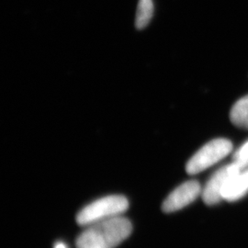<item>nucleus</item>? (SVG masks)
Listing matches in <instances>:
<instances>
[{
  "instance_id": "obj_1",
  "label": "nucleus",
  "mask_w": 248,
  "mask_h": 248,
  "mask_svg": "<svg viewBox=\"0 0 248 248\" xmlns=\"http://www.w3.org/2000/svg\"><path fill=\"white\" fill-rule=\"evenodd\" d=\"M131 222L117 216L90 224L77 240L78 248H115L131 234Z\"/></svg>"
},
{
  "instance_id": "obj_2",
  "label": "nucleus",
  "mask_w": 248,
  "mask_h": 248,
  "mask_svg": "<svg viewBox=\"0 0 248 248\" xmlns=\"http://www.w3.org/2000/svg\"><path fill=\"white\" fill-rule=\"evenodd\" d=\"M128 208V200L124 196H107L83 208L77 216V222L82 226H89L96 222L121 216Z\"/></svg>"
},
{
  "instance_id": "obj_3",
  "label": "nucleus",
  "mask_w": 248,
  "mask_h": 248,
  "mask_svg": "<svg viewBox=\"0 0 248 248\" xmlns=\"http://www.w3.org/2000/svg\"><path fill=\"white\" fill-rule=\"evenodd\" d=\"M232 150V143L224 138L207 142L186 163L187 174L195 175L211 168L226 157Z\"/></svg>"
},
{
  "instance_id": "obj_4",
  "label": "nucleus",
  "mask_w": 248,
  "mask_h": 248,
  "mask_svg": "<svg viewBox=\"0 0 248 248\" xmlns=\"http://www.w3.org/2000/svg\"><path fill=\"white\" fill-rule=\"evenodd\" d=\"M244 168L239 163L233 161L214 173L202 189V197L207 205H215L222 201V191L231 178Z\"/></svg>"
},
{
  "instance_id": "obj_5",
  "label": "nucleus",
  "mask_w": 248,
  "mask_h": 248,
  "mask_svg": "<svg viewBox=\"0 0 248 248\" xmlns=\"http://www.w3.org/2000/svg\"><path fill=\"white\" fill-rule=\"evenodd\" d=\"M202 193L201 184L195 180H189L177 186L165 200L162 209L165 213H174L192 203Z\"/></svg>"
},
{
  "instance_id": "obj_6",
  "label": "nucleus",
  "mask_w": 248,
  "mask_h": 248,
  "mask_svg": "<svg viewBox=\"0 0 248 248\" xmlns=\"http://www.w3.org/2000/svg\"><path fill=\"white\" fill-rule=\"evenodd\" d=\"M248 193V168L242 169L223 188L222 201L236 202Z\"/></svg>"
},
{
  "instance_id": "obj_7",
  "label": "nucleus",
  "mask_w": 248,
  "mask_h": 248,
  "mask_svg": "<svg viewBox=\"0 0 248 248\" xmlns=\"http://www.w3.org/2000/svg\"><path fill=\"white\" fill-rule=\"evenodd\" d=\"M230 119L235 126L248 130V95L234 103L231 109Z\"/></svg>"
},
{
  "instance_id": "obj_8",
  "label": "nucleus",
  "mask_w": 248,
  "mask_h": 248,
  "mask_svg": "<svg viewBox=\"0 0 248 248\" xmlns=\"http://www.w3.org/2000/svg\"><path fill=\"white\" fill-rule=\"evenodd\" d=\"M154 14V4L153 0H139L137 10L135 26L138 30H142L147 26L153 18Z\"/></svg>"
},
{
  "instance_id": "obj_9",
  "label": "nucleus",
  "mask_w": 248,
  "mask_h": 248,
  "mask_svg": "<svg viewBox=\"0 0 248 248\" xmlns=\"http://www.w3.org/2000/svg\"><path fill=\"white\" fill-rule=\"evenodd\" d=\"M233 161L239 163L244 169L248 168V141L245 142L237 151H235L233 155Z\"/></svg>"
},
{
  "instance_id": "obj_10",
  "label": "nucleus",
  "mask_w": 248,
  "mask_h": 248,
  "mask_svg": "<svg viewBox=\"0 0 248 248\" xmlns=\"http://www.w3.org/2000/svg\"><path fill=\"white\" fill-rule=\"evenodd\" d=\"M54 248H67L65 247V245L64 244H62L61 242H59V243H57L55 246H54Z\"/></svg>"
}]
</instances>
